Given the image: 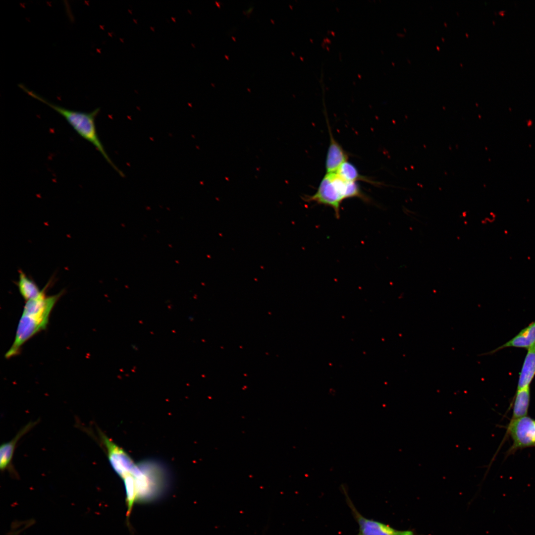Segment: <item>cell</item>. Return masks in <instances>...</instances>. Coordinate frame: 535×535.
<instances>
[{
	"instance_id": "6da1fadb",
	"label": "cell",
	"mask_w": 535,
	"mask_h": 535,
	"mask_svg": "<svg viewBox=\"0 0 535 535\" xmlns=\"http://www.w3.org/2000/svg\"><path fill=\"white\" fill-rule=\"evenodd\" d=\"M122 480L128 516L135 503L159 499L165 493L169 485L168 477L162 466L151 460L137 464L134 470Z\"/></svg>"
},
{
	"instance_id": "7a4b0ae2",
	"label": "cell",
	"mask_w": 535,
	"mask_h": 535,
	"mask_svg": "<svg viewBox=\"0 0 535 535\" xmlns=\"http://www.w3.org/2000/svg\"><path fill=\"white\" fill-rule=\"evenodd\" d=\"M49 285L45 286L37 298L26 301L14 341L5 353L6 359L18 355L27 341L47 328L52 311L63 294V292H60L47 296L46 290Z\"/></svg>"
},
{
	"instance_id": "3957f363",
	"label": "cell",
	"mask_w": 535,
	"mask_h": 535,
	"mask_svg": "<svg viewBox=\"0 0 535 535\" xmlns=\"http://www.w3.org/2000/svg\"><path fill=\"white\" fill-rule=\"evenodd\" d=\"M18 86L29 96L48 106L63 117L81 137L91 143L96 148L116 171L120 175L122 174L120 170H118L108 156L98 134L95 120L100 112L99 108H97L90 112L70 109L49 101L22 84H19Z\"/></svg>"
},
{
	"instance_id": "277c9868",
	"label": "cell",
	"mask_w": 535,
	"mask_h": 535,
	"mask_svg": "<svg viewBox=\"0 0 535 535\" xmlns=\"http://www.w3.org/2000/svg\"><path fill=\"white\" fill-rule=\"evenodd\" d=\"M355 197L365 202L369 201V199L362 192L357 182L344 180L334 172L326 173L316 192L306 197L305 201L332 208L336 218H339L342 202L346 199Z\"/></svg>"
},
{
	"instance_id": "5b68a950",
	"label": "cell",
	"mask_w": 535,
	"mask_h": 535,
	"mask_svg": "<svg viewBox=\"0 0 535 535\" xmlns=\"http://www.w3.org/2000/svg\"><path fill=\"white\" fill-rule=\"evenodd\" d=\"M502 442L507 437L512 440V444L506 452V456L517 450L535 447V419L526 416L510 421L506 427Z\"/></svg>"
},
{
	"instance_id": "8992f818",
	"label": "cell",
	"mask_w": 535,
	"mask_h": 535,
	"mask_svg": "<svg viewBox=\"0 0 535 535\" xmlns=\"http://www.w3.org/2000/svg\"><path fill=\"white\" fill-rule=\"evenodd\" d=\"M97 432L100 443L105 450L114 471L121 479L130 474L137 464L122 448L115 443L102 430L98 429Z\"/></svg>"
},
{
	"instance_id": "52a82bcc",
	"label": "cell",
	"mask_w": 535,
	"mask_h": 535,
	"mask_svg": "<svg viewBox=\"0 0 535 535\" xmlns=\"http://www.w3.org/2000/svg\"><path fill=\"white\" fill-rule=\"evenodd\" d=\"M341 489L352 514L359 525L358 533L356 535H415L411 531L397 530L381 522L365 517L354 505L345 486L342 485Z\"/></svg>"
},
{
	"instance_id": "ba28073f",
	"label": "cell",
	"mask_w": 535,
	"mask_h": 535,
	"mask_svg": "<svg viewBox=\"0 0 535 535\" xmlns=\"http://www.w3.org/2000/svg\"><path fill=\"white\" fill-rule=\"evenodd\" d=\"M39 421H30L16 433L9 441L2 443L0 447V469L1 472L8 470L14 472L12 465V459L16 445L21 438L29 432Z\"/></svg>"
},
{
	"instance_id": "9c48e42d",
	"label": "cell",
	"mask_w": 535,
	"mask_h": 535,
	"mask_svg": "<svg viewBox=\"0 0 535 535\" xmlns=\"http://www.w3.org/2000/svg\"><path fill=\"white\" fill-rule=\"evenodd\" d=\"M329 133V143L326 159V173L336 172L340 165L348 160V155L341 145L335 139L327 122Z\"/></svg>"
},
{
	"instance_id": "30bf717a",
	"label": "cell",
	"mask_w": 535,
	"mask_h": 535,
	"mask_svg": "<svg viewBox=\"0 0 535 535\" xmlns=\"http://www.w3.org/2000/svg\"><path fill=\"white\" fill-rule=\"evenodd\" d=\"M535 343V321L523 329L517 335L489 352L494 353L507 347H516L528 349ZM488 353V354H489Z\"/></svg>"
},
{
	"instance_id": "8fae6325",
	"label": "cell",
	"mask_w": 535,
	"mask_h": 535,
	"mask_svg": "<svg viewBox=\"0 0 535 535\" xmlns=\"http://www.w3.org/2000/svg\"><path fill=\"white\" fill-rule=\"evenodd\" d=\"M535 375V343L528 349L519 373L517 390L530 387Z\"/></svg>"
},
{
	"instance_id": "7c38bea8",
	"label": "cell",
	"mask_w": 535,
	"mask_h": 535,
	"mask_svg": "<svg viewBox=\"0 0 535 535\" xmlns=\"http://www.w3.org/2000/svg\"><path fill=\"white\" fill-rule=\"evenodd\" d=\"M530 398V387L517 390L512 401V415L511 420L528 416Z\"/></svg>"
},
{
	"instance_id": "4fadbf2b",
	"label": "cell",
	"mask_w": 535,
	"mask_h": 535,
	"mask_svg": "<svg viewBox=\"0 0 535 535\" xmlns=\"http://www.w3.org/2000/svg\"><path fill=\"white\" fill-rule=\"evenodd\" d=\"M17 286L20 294L26 301L37 298L42 290L34 280L21 270L19 271Z\"/></svg>"
},
{
	"instance_id": "5bb4252c",
	"label": "cell",
	"mask_w": 535,
	"mask_h": 535,
	"mask_svg": "<svg viewBox=\"0 0 535 535\" xmlns=\"http://www.w3.org/2000/svg\"><path fill=\"white\" fill-rule=\"evenodd\" d=\"M336 173L340 178L347 181L357 182V181L361 180L374 183L369 178L361 175L357 167L348 160L340 165Z\"/></svg>"
}]
</instances>
